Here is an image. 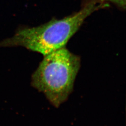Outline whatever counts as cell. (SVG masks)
<instances>
[{"instance_id":"6da1fadb","label":"cell","mask_w":126,"mask_h":126,"mask_svg":"<svg viewBox=\"0 0 126 126\" xmlns=\"http://www.w3.org/2000/svg\"><path fill=\"white\" fill-rule=\"evenodd\" d=\"M105 6L91 2L65 18L55 19L37 27L20 28L12 37L0 42V47L22 46L45 56L65 47L86 18Z\"/></svg>"},{"instance_id":"7a4b0ae2","label":"cell","mask_w":126,"mask_h":126,"mask_svg":"<svg viewBox=\"0 0 126 126\" xmlns=\"http://www.w3.org/2000/svg\"><path fill=\"white\" fill-rule=\"evenodd\" d=\"M80 67V57L63 47L44 56L32 75V86L58 108L72 92Z\"/></svg>"},{"instance_id":"3957f363","label":"cell","mask_w":126,"mask_h":126,"mask_svg":"<svg viewBox=\"0 0 126 126\" xmlns=\"http://www.w3.org/2000/svg\"><path fill=\"white\" fill-rule=\"evenodd\" d=\"M99 2H103L105 1H109L116 5L119 7L124 9L126 8V0H96Z\"/></svg>"}]
</instances>
